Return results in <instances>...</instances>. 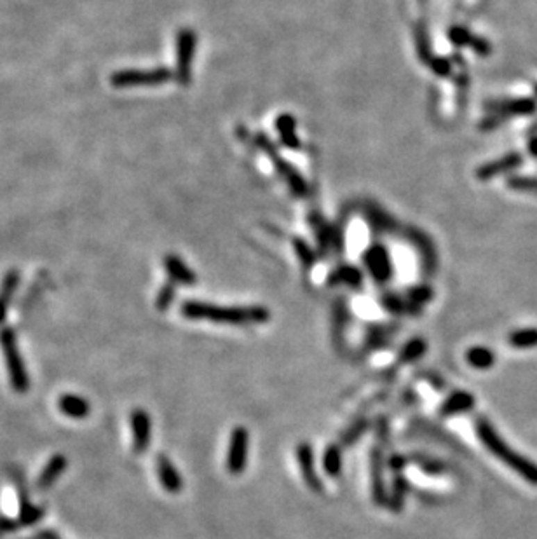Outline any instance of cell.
Wrapping results in <instances>:
<instances>
[{"mask_svg": "<svg viewBox=\"0 0 537 539\" xmlns=\"http://www.w3.org/2000/svg\"><path fill=\"white\" fill-rule=\"evenodd\" d=\"M54 539H56V538H54Z\"/></svg>", "mask_w": 537, "mask_h": 539, "instance_id": "obj_39", "label": "cell"}, {"mask_svg": "<svg viewBox=\"0 0 537 539\" xmlns=\"http://www.w3.org/2000/svg\"><path fill=\"white\" fill-rule=\"evenodd\" d=\"M529 152L532 154V156H536V158H537V136H536V138H532V140H530V142H529Z\"/></svg>", "mask_w": 537, "mask_h": 539, "instance_id": "obj_37", "label": "cell"}, {"mask_svg": "<svg viewBox=\"0 0 537 539\" xmlns=\"http://www.w3.org/2000/svg\"><path fill=\"white\" fill-rule=\"evenodd\" d=\"M431 295H433V293H431V290L427 288V286H417V288L410 290L408 299L410 302L415 304V306H422V304H426L427 300L431 299Z\"/></svg>", "mask_w": 537, "mask_h": 539, "instance_id": "obj_31", "label": "cell"}, {"mask_svg": "<svg viewBox=\"0 0 537 539\" xmlns=\"http://www.w3.org/2000/svg\"><path fill=\"white\" fill-rule=\"evenodd\" d=\"M384 306L388 307L389 311L393 313H402L405 307H403V302L399 299H396V297H386L384 299Z\"/></svg>", "mask_w": 537, "mask_h": 539, "instance_id": "obj_35", "label": "cell"}, {"mask_svg": "<svg viewBox=\"0 0 537 539\" xmlns=\"http://www.w3.org/2000/svg\"><path fill=\"white\" fill-rule=\"evenodd\" d=\"M0 349L4 354L6 365H8L9 377L16 393H26L30 386L28 374H26L25 363H23L22 353H19L16 333L11 326L0 329Z\"/></svg>", "mask_w": 537, "mask_h": 539, "instance_id": "obj_3", "label": "cell"}, {"mask_svg": "<svg viewBox=\"0 0 537 539\" xmlns=\"http://www.w3.org/2000/svg\"><path fill=\"white\" fill-rule=\"evenodd\" d=\"M410 461H413V463H415L420 470H424V473H427V475L438 476V475H445V472H447V466L436 459H429V457H415V459H410Z\"/></svg>", "mask_w": 537, "mask_h": 539, "instance_id": "obj_28", "label": "cell"}, {"mask_svg": "<svg viewBox=\"0 0 537 539\" xmlns=\"http://www.w3.org/2000/svg\"><path fill=\"white\" fill-rule=\"evenodd\" d=\"M185 318L196 322H211L220 325H262L269 322L271 315L265 307H220L199 300H187L180 307Z\"/></svg>", "mask_w": 537, "mask_h": 539, "instance_id": "obj_1", "label": "cell"}, {"mask_svg": "<svg viewBox=\"0 0 537 539\" xmlns=\"http://www.w3.org/2000/svg\"><path fill=\"white\" fill-rule=\"evenodd\" d=\"M509 185L515 187V189H527V187H532V189H536L537 182L536 180H530V179H513L511 182H509Z\"/></svg>", "mask_w": 537, "mask_h": 539, "instance_id": "obj_36", "label": "cell"}, {"mask_svg": "<svg viewBox=\"0 0 537 539\" xmlns=\"http://www.w3.org/2000/svg\"><path fill=\"white\" fill-rule=\"evenodd\" d=\"M171 72L167 68H154V70H121L112 74L110 84L114 88H143L160 86L171 79Z\"/></svg>", "mask_w": 537, "mask_h": 539, "instance_id": "obj_4", "label": "cell"}, {"mask_svg": "<svg viewBox=\"0 0 537 539\" xmlns=\"http://www.w3.org/2000/svg\"><path fill=\"white\" fill-rule=\"evenodd\" d=\"M295 247H297V254H299V257L302 258L304 265H306V267H311V265L314 264L313 250H309V247H307L304 241H297Z\"/></svg>", "mask_w": 537, "mask_h": 539, "instance_id": "obj_32", "label": "cell"}, {"mask_svg": "<svg viewBox=\"0 0 537 539\" xmlns=\"http://www.w3.org/2000/svg\"><path fill=\"white\" fill-rule=\"evenodd\" d=\"M248 454H249V433L245 426H236L232 431L231 440H229V450H227V461H225V468L231 475H241L248 465Z\"/></svg>", "mask_w": 537, "mask_h": 539, "instance_id": "obj_5", "label": "cell"}, {"mask_svg": "<svg viewBox=\"0 0 537 539\" xmlns=\"http://www.w3.org/2000/svg\"><path fill=\"white\" fill-rule=\"evenodd\" d=\"M492 112L504 115H527L532 114L536 110V101L525 98V100H509V101H497V103L490 105Z\"/></svg>", "mask_w": 537, "mask_h": 539, "instance_id": "obj_19", "label": "cell"}, {"mask_svg": "<svg viewBox=\"0 0 537 539\" xmlns=\"http://www.w3.org/2000/svg\"><path fill=\"white\" fill-rule=\"evenodd\" d=\"M174 297H176V293H174V285L173 283H166V285L159 290V293H157L156 307L159 311H166L167 307L173 304Z\"/></svg>", "mask_w": 537, "mask_h": 539, "instance_id": "obj_29", "label": "cell"}, {"mask_svg": "<svg viewBox=\"0 0 537 539\" xmlns=\"http://www.w3.org/2000/svg\"><path fill=\"white\" fill-rule=\"evenodd\" d=\"M536 94H537V84H536Z\"/></svg>", "mask_w": 537, "mask_h": 539, "instance_id": "obj_38", "label": "cell"}, {"mask_svg": "<svg viewBox=\"0 0 537 539\" xmlns=\"http://www.w3.org/2000/svg\"><path fill=\"white\" fill-rule=\"evenodd\" d=\"M131 428H133V452H147L152 438V422H150L149 412L143 408H135L131 412Z\"/></svg>", "mask_w": 537, "mask_h": 539, "instance_id": "obj_8", "label": "cell"}, {"mask_svg": "<svg viewBox=\"0 0 537 539\" xmlns=\"http://www.w3.org/2000/svg\"><path fill=\"white\" fill-rule=\"evenodd\" d=\"M297 461H299L300 470H302L304 482L307 483L313 492H323V483L316 473V465H314V450L311 449L309 443H300L297 447Z\"/></svg>", "mask_w": 537, "mask_h": 539, "instance_id": "obj_9", "label": "cell"}, {"mask_svg": "<svg viewBox=\"0 0 537 539\" xmlns=\"http://www.w3.org/2000/svg\"><path fill=\"white\" fill-rule=\"evenodd\" d=\"M255 142H256V145L260 147V149L265 150V152L269 154V156H271L272 159H274L276 168H278V172L281 173L283 176H285V180H286V182H288L290 189H292L293 192L297 194V196H306L307 185H306V182H304V180H302V176H300L299 173L295 172V169L290 168L288 163L281 161V159H279L278 156H276V149L271 145V143L267 142L265 136H263V135H258V136H256V138H255Z\"/></svg>", "mask_w": 537, "mask_h": 539, "instance_id": "obj_7", "label": "cell"}, {"mask_svg": "<svg viewBox=\"0 0 537 539\" xmlns=\"http://www.w3.org/2000/svg\"><path fill=\"white\" fill-rule=\"evenodd\" d=\"M23 487L25 486H22V510H19L18 525H33L44 517V510H40L35 504L30 503Z\"/></svg>", "mask_w": 537, "mask_h": 539, "instance_id": "obj_23", "label": "cell"}, {"mask_svg": "<svg viewBox=\"0 0 537 539\" xmlns=\"http://www.w3.org/2000/svg\"><path fill=\"white\" fill-rule=\"evenodd\" d=\"M365 262H367L368 271H370V274L374 276V279L377 283H386L389 278H391L393 267L386 248L382 247L370 248V250L367 251V255H365Z\"/></svg>", "mask_w": 537, "mask_h": 539, "instance_id": "obj_11", "label": "cell"}, {"mask_svg": "<svg viewBox=\"0 0 537 539\" xmlns=\"http://www.w3.org/2000/svg\"><path fill=\"white\" fill-rule=\"evenodd\" d=\"M424 354H426V340L412 339L403 346L402 353H399V361L402 363H412Z\"/></svg>", "mask_w": 537, "mask_h": 539, "instance_id": "obj_27", "label": "cell"}, {"mask_svg": "<svg viewBox=\"0 0 537 539\" xmlns=\"http://www.w3.org/2000/svg\"><path fill=\"white\" fill-rule=\"evenodd\" d=\"M68 461L63 454H56V456L51 457V461L44 466L42 473H40L39 480H37V489L39 490H47L51 489L54 482L63 475V472L67 470Z\"/></svg>", "mask_w": 537, "mask_h": 539, "instance_id": "obj_15", "label": "cell"}, {"mask_svg": "<svg viewBox=\"0 0 537 539\" xmlns=\"http://www.w3.org/2000/svg\"><path fill=\"white\" fill-rule=\"evenodd\" d=\"M278 131L281 135L285 145H288L290 149H297L300 145L299 140L295 136V121L290 115H281L278 119Z\"/></svg>", "mask_w": 537, "mask_h": 539, "instance_id": "obj_26", "label": "cell"}, {"mask_svg": "<svg viewBox=\"0 0 537 539\" xmlns=\"http://www.w3.org/2000/svg\"><path fill=\"white\" fill-rule=\"evenodd\" d=\"M197 37L192 30L183 28L176 37V79L182 86L190 81V67H192L194 53H196Z\"/></svg>", "mask_w": 537, "mask_h": 539, "instance_id": "obj_6", "label": "cell"}, {"mask_svg": "<svg viewBox=\"0 0 537 539\" xmlns=\"http://www.w3.org/2000/svg\"><path fill=\"white\" fill-rule=\"evenodd\" d=\"M363 281V274L360 269L352 267V265H340L333 274L330 276V285H337V283H344L349 286H360Z\"/></svg>", "mask_w": 537, "mask_h": 539, "instance_id": "obj_22", "label": "cell"}, {"mask_svg": "<svg viewBox=\"0 0 537 539\" xmlns=\"http://www.w3.org/2000/svg\"><path fill=\"white\" fill-rule=\"evenodd\" d=\"M520 163H522V156H520V154H508V156L497 159V161L481 166L477 172V176L480 180H488L492 179V176L509 172V169H515L516 166H520Z\"/></svg>", "mask_w": 537, "mask_h": 539, "instance_id": "obj_18", "label": "cell"}, {"mask_svg": "<svg viewBox=\"0 0 537 539\" xmlns=\"http://www.w3.org/2000/svg\"><path fill=\"white\" fill-rule=\"evenodd\" d=\"M508 342L515 349H530L537 346V329H520L509 333Z\"/></svg>", "mask_w": 537, "mask_h": 539, "instance_id": "obj_24", "label": "cell"}, {"mask_svg": "<svg viewBox=\"0 0 537 539\" xmlns=\"http://www.w3.org/2000/svg\"><path fill=\"white\" fill-rule=\"evenodd\" d=\"M156 466H157V476H159L160 483H163V489L170 494H178L182 492L183 489V480L178 473V470L174 468V465L170 461V457L166 454H159L156 457Z\"/></svg>", "mask_w": 537, "mask_h": 539, "instance_id": "obj_10", "label": "cell"}, {"mask_svg": "<svg viewBox=\"0 0 537 539\" xmlns=\"http://www.w3.org/2000/svg\"><path fill=\"white\" fill-rule=\"evenodd\" d=\"M450 39H452L454 44H457V46H470L473 47L474 40H477V37L471 35L468 30L461 28V26H456V28L450 30Z\"/></svg>", "mask_w": 537, "mask_h": 539, "instance_id": "obj_30", "label": "cell"}, {"mask_svg": "<svg viewBox=\"0 0 537 539\" xmlns=\"http://www.w3.org/2000/svg\"><path fill=\"white\" fill-rule=\"evenodd\" d=\"M474 404H477V401H474L473 395L468 393V391H456V393L450 395V397L441 404L440 414L443 415V417L464 414V412L473 411Z\"/></svg>", "mask_w": 537, "mask_h": 539, "instance_id": "obj_14", "label": "cell"}, {"mask_svg": "<svg viewBox=\"0 0 537 539\" xmlns=\"http://www.w3.org/2000/svg\"><path fill=\"white\" fill-rule=\"evenodd\" d=\"M363 431H365V422L361 421V422H358V424H356V428H354V426H352L351 429H347V431L344 433V436H342V442H344L345 445H349V443H352V442H354V440L360 438V435Z\"/></svg>", "mask_w": 537, "mask_h": 539, "instance_id": "obj_33", "label": "cell"}, {"mask_svg": "<svg viewBox=\"0 0 537 539\" xmlns=\"http://www.w3.org/2000/svg\"><path fill=\"white\" fill-rule=\"evenodd\" d=\"M58 411L70 419H85L91 414V405L79 395H61L58 398Z\"/></svg>", "mask_w": 537, "mask_h": 539, "instance_id": "obj_13", "label": "cell"}, {"mask_svg": "<svg viewBox=\"0 0 537 539\" xmlns=\"http://www.w3.org/2000/svg\"><path fill=\"white\" fill-rule=\"evenodd\" d=\"M323 468L328 476H338L342 472V450L338 445H330L323 454Z\"/></svg>", "mask_w": 537, "mask_h": 539, "instance_id": "obj_25", "label": "cell"}, {"mask_svg": "<svg viewBox=\"0 0 537 539\" xmlns=\"http://www.w3.org/2000/svg\"><path fill=\"white\" fill-rule=\"evenodd\" d=\"M395 479H393V489H391V497H389L388 504L391 506L393 511H399L405 503L406 492H408V482L405 480L403 473H393Z\"/></svg>", "mask_w": 537, "mask_h": 539, "instance_id": "obj_21", "label": "cell"}, {"mask_svg": "<svg viewBox=\"0 0 537 539\" xmlns=\"http://www.w3.org/2000/svg\"><path fill=\"white\" fill-rule=\"evenodd\" d=\"M431 67H433V70L436 72L438 75H447L450 72L449 61L441 60V58H438V60L431 61Z\"/></svg>", "mask_w": 537, "mask_h": 539, "instance_id": "obj_34", "label": "cell"}, {"mask_svg": "<svg viewBox=\"0 0 537 539\" xmlns=\"http://www.w3.org/2000/svg\"><path fill=\"white\" fill-rule=\"evenodd\" d=\"M474 429H477L478 438L484 442V445L487 447V450L490 454H494L499 461H502L506 466L513 470L516 475L522 476L523 480H527L532 486H537V465L532 463L529 457L522 456L516 450H513L504 440L501 438V435L497 433V429L490 424L485 417L477 419L474 422Z\"/></svg>", "mask_w": 537, "mask_h": 539, "instance_id": "obj_2", "label": "cell"}, {"mask_svg": "<svg viewBox=\"0 0 537 539\" xmlns=\"http://www.w3.org/2000/svg\"><path fill=\"white\" fill-rule=\"evenodd\" d=\"M164 267H166V272L170 274L171 281L174 283H182V285H194L197 281L196 274L187 267L185 262L182 260L176 255H166L164 258Z\"/></svg>", "mask_w": 537, "mask_h": 539, "instance_id": "obj_17", "label": "cell"}, {"mask_svg": "<svg viewBox=\"0 0 537 539\" xmlns=\"http://www.w3.org/2000/svg\"><path fill=\"white\" fill-rule=\"evenodd\" d=\"M372 496L375 504L382 506L388 503V494L384 487V463H382V450L374 449L372 452Z\"/></svg>", "mask_w": 537, "mask_h": 539, "instance_id": "obj_12", "label": "cell"}, {"mask_svg": "<svg viewBox=\"0 0 537 539\" xmlns=\"http://www.w3.org/2000/svg\"><path fill=\"white\" fill-rule=\"evenodd\" d=\"M468 363L478 370H487L495 363V353L485 346H473L466 353Z\"/></svg>", "mask_w": 537, "mask_h": 539, "instance_id": "obj_20", "label": "cell"}, {"mask_svg": "<svg viewBox=\"0 0 537 539\" xmlns=\"http://www.w3.org/2000/svg\"><path fill=\"white\" fill-rule=\"evenodd\" d=\"M19 285V272L18 271H9L4 274V279L0 283V325L6 322L8 318L9 306H11L13 295H15L16 288Z\"/></svg>", "mask_w": 537, "mask_h": 539, "instance_id": "obj_16", "label": "cell"}]
</instances>
